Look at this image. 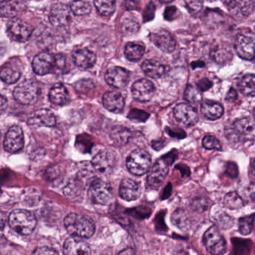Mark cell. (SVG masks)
Masks as SVG:
<instances>
[{"instance_id":"cell-52","label":"cell","mask_w":255,"mask_h":255,"mask_svg":"<svg viewBox=\"0 0 255 255\" xmlns=\"http://www.w3.org/2000/svg\"><path fill=\"white\" fill-rule=\"evenodd\" d=\"M177 8L174 6L168 7L165 10V19L168 20H171L175 17V14H177Z\"/></svg>"},{"instance_id":"cell-33","label":"cell","mask_w":255,"mask_h":255,"mask_svg":"<svg viewBox=\"0 0 255 255\" xmlns=\"http://www.w3.org/2000/svg\"><path fill=\"white\" fill-rule=\"evenodd\" d=\"M144 53V47L141 44L129 42L125 48V56L131 62L140 60Z\"/></svg>"},{"instance_id":"cell-5","label":"cell","mask_w":255,"mask_h":255,"mask_svg":"<svg viewBox=\"0 0 255 255\" xmlns=\"http://www.w3.org/2000/svg\"><path fill=\"white\" fill-rule=\"evenodd\" d=\"M151 164L150 155L145 150L137 149L131 152L127 159V167L134 175L146 174Z\"/></svg>"},{"instance_id":"cell-48","label":"cell","mask_w":255,"mask_h":255,"mask_svg":"<svg viewBox=\"0 0 255 255\" xmlns=\"http://www.w3.org/2000/svg\"><path fill=\"white\" fill-rule=\"evenodd\" d=\"M186 4L188 10L194 14L199 13L203 7V2L201 1H187Z\"/></svg>"},{"instance_id":"cell-6","label":"cell","mask_w":255,"mask_h":255,"mask_svg":"<svg viewBox=\"0 0 255 255\" xmlns=\"http://www.w3.org/2000/svg\"><path fill=\"white\" fill-rule=\"evenodd\" d=\"M203 243L207 250L213 255H222L226 252V241L216 226H212L203 237Z\"/></svg>"},{"instance_id":"cell-56","label":"cell","mask_w":255,"mask_h":255,"mask_svg":"<svg viewBox=\"0 0 255 255\" xmlns=\"http://www.w3.org/2000/svg\"><path fill=\"white\" fill-rule=\"evenodd\" d=\"M7 216L5 213L0 211V231H2L5 228V224H6Z\"/></svg>"},{"instance_id":"cell-21","label":"cell","mask_w":255,"mask_h":255,"mask_svg":"<svg viewBox=\"0 0 255 255\" xmlns=\"http://www.w3.org/2000/svg\"><path fill=\"white\" fill-rule=\"evenodd\" d=\"M73 60L76 66L82 70L92 68L96 63V55L87 48H80L73 53Z\"/></svg>"},{"instance_id":"cell-18","label":"cell","mask_w":255,"mask_h":255,"mask_svg":"<svg viewBox=\"0 0 255 255\" xmlns=\"http://www.w3.org/2000/svg\"><path fill=\"white\" fill-rule=\"evenodd\" d=\"M92 165L98 172L106 174L111 171L116 165V156L112 152L102 150L95 155L92 159Z\"/></svg>"},{"instance_id":"cell-24","label":"cell","mask_w":255,"mask_h":255,"mask_svg":"<svg viewBox=\"0 0 255 255\" xmlns=\"http://www.w3.org/2000/svg\"><path fill=\"white\" fill-rule=\"evenodd\" d=\"M103 104L109 111L120 113L125 108V99L119 92H107L103 97Z\"/></svg>"},{"instance_id":"cell-57","label":"cell","mask_w":255,"mask_h":255,"mask_svg":"<svg viewBox=\"0 0 255 255\" xmlns=\"http://www.w3.org/2000/svg\"><path fill=\"white\" fill-rule=\"evenodd\" d=\"M118 255H135V251L131 248L124 249L122 252H119Z\"/></svg>"},{"instance_id":"cell-9","label":"cell","mask_w":255,"mask_h":255,"mask_svg":"<svg viewBox=\"0 0 255 255\" xmlns=\"http://www.w3.org/2000/svg\"><path fill=\"white\" fill-rule=\"evenodd\" d=\"M237 55L245 60L255 59V38L253 34L240 33L237 35L234 44Z\"/></svg>"},{"instance_id":"cell-50","label":"cell","mask_w":255,"mask_h":255,"mask_svg":"<svg viewBox=\"0 0 255 255\" xmlns=\"http://www.w3.org/2000/svg\"><path fill=\"white\" fill-rule=\"evenodd\" d=\"M212 86H213V83L209 79L204 78L198 81V83H197L196 87L201 92L208 90V89L212 87Z\"/></svg>"},{"instance_id":"cell-37","label":"cell","mask_w":255,"mask_h":255,"mask_svg":"<svg viewBox=\"0 0 255 255\" xmlns=\"http://www.w3.org/2000/svg\"><path fill=\"white\" fill-rule=\"evenodd\" d=\"M70 9L75 15H87L92 11V5L87 1H75L71 2Z\"/></svg>"},{"instance_id":"cell-28","label":"cell","mask_w":255,"mask_h":255,"mask_svg":"<svg viewBox=\"0 0 255 255\" xmlns=\"http://www.w3.org/2000/svg\"><path fill=\"white\" fill-rule=\"evenodd\" d=\"M49 98L53 104L59 106L65 105L69 101L68 89L64 85L60 83L55 84L50 89Z\"/></svg>"},{"instance_id":"cell-49","label":"cell","mask_w":255,"mask_h":255,"mask_svg":"<svg viewBox=\"0 0 255 255\" xmlns=\"http://www.w3.org/2000/svg\"><path fill=\"white\" fill-rule=\"evenodd\" d=\"M32 255H59V254L50 248L41 247L35 249Z\"/></svg>"},{"instance_id":"cell-22","label":"cell","mask_w":255,"mask_h":255,"mask_svg":"<svg viewBox=\"0 0 255 255\" xmlns=\"http://www.w3.org/2000/svg\"><path fill=\"white\" fill-rule=\"evenodd\" d=\"M119 194L125 201H134L141 195V188L134 180L125 178L121 183Z\"/></svg>"},{"instance_id":"cell-4","label":"cell","mask_w":255,"mask_h":255,"mask_svg":"<svg viewBox=\"0 0 255 255\" xmlns=\"http://www.w3.org/2000/svg\"><path fill=\"white\" fill-rule=\"evenodd\" d=\"M41 95L39 84L34 80H27L22 82L14 89L13 96L14 99L23 105H31L37 102Z\"/></svg>"},{"instance_id":"cell-59","label":"cell","mask_w":255,"mask_h":255,"mask_svg":"<svg viewBox=\"0 0 255 255\" xmlns=\"http://www.w3.org/2000/svg\"><path fill=\"white\" fill-rule=\"evenodd\" d=\"M173 255H189L184 250L177 251Z\"/></svg>"},{"instance_id":"cell-41","label":"cell","mask_w":255,"mask_h":255,"mask_svg":"<svg viewBox=\"0 0 255 255\" xmlns=\"http://www.w3.org/2000/svg\"><path fill=\"white\" fill-rule=\"evenodd\" d=\"M212 202L209 198L198 197L195 198L191 203V207L194 211L198 213H204L211 207Z\"/></svg>"},{"instance_id":"cell-2","label":"cell","mask_w":255,"mask_h":255,"mask_svg":"<svg viewBox=\"0 0 255 255\" xmlns=\"http://www.w3.org/2000/svg\"><path fill=\"white\" fill-rule=\"evenodd\" d=\"M8 225L20 235L27 236L32 234L37 225L35 215L26 210H14L8 216Z\"/></svg>"},{"instance_id":"cell-7","label":"cell","mask_w":255,"mask_h":255,"mask_svg":"<svg viewBox=\"0 0 255 255\" xmlns=\"http://www.w3.org/2000/svg\"><path fill=\"white\" fill-rule=\"evenodd\" d=\"M89 197L94 204L106 205L113 198V189L109 183L100 179H96L91 183Z\"/></svg>"},{"instance_id":"cell-23","label":"cell","mask_w":255,"mask_h":255,"mask_svg":"<svg viewBox=\"0 0 255 255\" xmlns=\"http://www.w3.org/2000/svg\"><path fill=\"white\" fill-rule=\"evenodd\" d=\"M225 4L228 5L231 14L238 18L247 17L255 8L254 1H228Z\"/></svg>"},{"instance_id":"cell-14","label":"cell","mask_w":255,"mask_h":255,"mask_svg":"<svg viewBox=\"0 0 255 255\" xmlns=\"http://www.w3.org/2000/svg\"><path fill=\"white\" fill-rule=\"evenodd\" d=\"M105 80L109 86L115 89H123L129 82V72L121 67H113L106 72Z\"/></svg>"},{"instance_id":"cell-61","label":"cell","mask_w":255,"mask_h":255,"mask_svg":"<svg viewBox=\"0 0 255 255\" xmlns=\"http://www.w3.org/2000/svg\"><path fill=\"white\" fill-rule=\"evenodd\" d=\"M0 192H1V189H0Z\"/></svg>"},{"instance_id":"cell-17","label":"cell","mask_w":255,"mask_h":255,"mask_svg":"<svg viewBox=\"0 0 255 255\" xmlns=\"http://www.w3.org/2000/svg\"><path fill=\"white\" fill-rule=\"evenodd\" d=\"M28 124L31 126L53 128L56 124V116L50 110L41 109L35 110L30 115Z\"/></svg>"},{"instance_id":"cell-27","label":"cell","mask_w":255,"mask_h":255,"mask_svg":"<svg viewBox=\"0 0 255 255\" xmlns=\"http://www.w3.org/2000/svg\"><path fill=\"white\" fill-rule=\"evenodd\" d=\"M201 112L206 119L216 120L223 116L224 108L219 103L206 101L201 104Z\"/></svg>"},{"instance_id":"cell-38","label":"cell","mask_w":255,"mask_h":255,"mask_svg":"<svg viewBox=\"0 0 255 255\" xmlns=\"http://www.w3.org/2000/svg\"><path fill=\"white\" fill-rule=\"evenodd\" d=\"M224 204L230 210H237L243 207V200L237 192H231L225 195Z\"/></svg>"},{"instance_id":"cell-44","label":"cell","mask_w":255,"mask_h":255,"mask_svg":"<svg viewBox=\"0 0 255 255\" xmlns=\"http://www.w3.org/2000/svg\"><path fill=\"white\" fill-rule=\"evenodd\" d=\"M216 222L223 229H228L232 227L234 224L232 218L230 217L226 213L219 214V216L216 217Z\"/></svg>"},{"instance_id":"cell-42","label":"cell","mask_w":255,"mask_h":255,"mask_svg":"<svg viewBox=\"0 0 255 255\" xmlns=\"http://www.w3.org/2000/svg\"><path fill=\"white\" fill-rule=\"evenodd\" d=\"M129 214L138 219H144L149 217L151 214V210L148 207H138L136 208L131 209L128 210Z\"/></svg>"},{"instance_id":"cell-35","label":"cell","mask_w":255,"mask_h":255,"mask_svg":"<svg viewBox=\"0 0 255 255\" xmlns=\"http://www.w3.org/2000/svg\"><path fill=\"white\" fill-rule=\"evenodd\" d=\"M98 13L104 17H110L116 11V1L112 0H99L94 2Z\"/></svg>"},{"instance_id":"cell-32","label":"cell","mask_w":255,"mask_h":255,"mask_svg":"<svg viewBox=\"0 0 255 255\" xmlns=\"http://www.w3.org/2000/svg\"><path fill=\"white\" fill-rule=\"evenodd\" d=\"M255 77L254 74H246L239 82L238 87L243 95L246 96H255Z\"/></svg>"},{"instance_id":"cell-31","label":"cell","mask_w":255,"mask_h":255,"mask_svg":"<svg viewBox=\"0 0 255 255\" xmlns=\"http://www.w3.org/2000/svg\"><path fill=\"white\" fill-rule=\"evenodd\" d=\"M171 222L181 230L189 229L191 225L190 216L183 209H177L171 215Z\"/></svg>"},{"instance_id":"cell-20","label":"cell","mask_w":255,"mask_h":255,"mask_svg":"<svg viewBox=\"0 0 255 255\" xmlns=\"http://www.w3.org/2000/svg\"><path fill=\"white\" fill-rule=\"evenodd\" d=\"M65 255H92L90 247L86 242L77 237H70L64 244Z\"/></svg>"},{"instance_id":"cell-25","label":"cell","mask_w":255,"mask_h":255,"mask_svg":"<svg viewBox=\"0 0 255 255\" xmlns=\"http://www.w3.org/2000/svg\"><path fill=\"white\" fill-rule=\"evenodd\" d=\"M26 4L22 1H4L0 3V14L14 18L26 9Z\"/></svg>"},{"instance_id":"cell-43","label":"cell","mask_w":255,"mask_h":255,"mask_svg":"<svg viewBox=\"0 0 255 255\" xmlns=\"http://www.w3.org/2000/svg\"><path fill=\"white\" fill-rule=\"evenodd\" d=\"M203 146L207 150H220V142L216 137L212 136V135H207L203 138Z\"/></svg>"},{"instance_id":"cell-34","label":"cell","mask_w":255,"mask_h":255,"mask_svg":"<svg viewBox=\"0 0 255 255\" xmlns=\"http://www.w3.org/2000/svg\"><path fill=\"white\" fill-rule=\"evenodd\" d=\"M210 57L219 65H225L232 59V52L228 48L218 47L212 50Z\"/></svg>"},{"instance_id":"cell-46","label":"cell","mask_w":255,"mask_h":255,"mask_svg":"<svg viewBox=\"0 0 255 255\" xmlns=\"http://www.w3.org/2000/svg\"><path fill=\"white\" fill-rule=\"evenodd\" d=\"M155 11H156V7L153 2H150L146 5L145 9L143 13V18L144 22L150 21L153 20L154 17Z\"/></svg>"},{"instance_id":"cell-29","label":"cell","mask_w":255,"mask_h":255,"mask_svg":"<svg viewBox=\"0 0 255 255\" xmlns=\"http://www.w3.org/2000/svg\"><path fill=\"white\" fill-rule=\"evenodd\" d=\"M110 138L117 145H125L132 138V132L128 128L122 126H116L112 129Z\"/></svg>"},{"instance_id":"cell-60","label":"cell","mask_w":255,"mask_h":255,"mask_svg":"<svg viewBox=\"0 0 255 255\" xmlns=\"http://www.w3.org/2000/svg\"><path fill=\"white\" fill-rule=\"evenodd\" d=\"M5 240L2 236H0V249H2V246L5 244Z\"/></svg>"},{"instance_id":"cell-3","label":"cell","mask_w":255,"mask_h":255,"mask_svg":"<svg viewBox=\"0 0 255 255\" xmlns=\"http://www.w3.org/2000/svg\"><path fill=\"white\" fill-rule=\"evenodd\" d=\"M175 157L176 155L171 152L155 162L147 177V185L150 189H157L162 184Z\"/></svg>"},{"instance_id":"cell-12","label":"cell","mask_w":255,"mask_h":255,"mask_svg":"<svg viewBox=\"0 0 255 255\" xmlns=\"http://www.w3.org/2000/svg\"><path fill=\"white\" fill-rule=\"evenodd\" d=\"M55 56L47 51L41 52L32 61V68L35 74L46 75L54 71Z\"/></svg>"},{"instance_id":"cell-62","label":"cell","mask_w":255,"mask_h":255,"mask_svg":"<svg viewBox=\"0 0 255 255\" xmlns=\"http://www.w3.org/2000/svg\"><path fill=\"white\" fill-rule=\"evenodd\" d=\"M0 136H1V133H0Z\"/></svg>"},{"instance_id":"cell-8","label":"cell","mask_w":255,"mask_h":255,"mask_svg":"<svg viewBox=\"0 0 255 255\" xmlns=\"http://www.w3.org/2000/svg\"><path fill=\"white\" fill-rule=\"evenodd\" d=\"M33 28L20 19H13L7 25V34L12 41L24 43L30 38Z\"/></svg>"},{"instance_id":"cell-53","label":"cell","mask_w":255,"mask_h":255,"mask_svg":"<svg viewBox=\"0 0 255 255\" xmlns=\"http://www.w3.org/2000/svg\"><path fill=\"white\" fill-rule=\"evenodd\" d=\"M164 217V213H160L157 215V216L156 217V226L157 229H159V231H165V228H166V226H165V223L162 222V224H161L160 221L163 220Z\"/></svg>"},{"instance_id":"cell-47","label":"cell","mask_w":255,"mask_h":255,"mask_svg":"<svg viewBox=\"0 0 255 255\" xmlns=\"http://www.w3.org/2000/svg\"><path fill=\"white\" fill-rule=\"evenodd\" d=\"M66 68V59L65 56L62 54H58L55 56V71L62 72L65 71Z\"/></svg>"},{"instance_id":"cell-10","label":"cell","mask_w":255,"mask_h":255,"mask_svg":"<svg viewBox=\"0 0 255 255\" xmlns=\"http://www.w3.org/2000/svg\"><path fill=\"white\" fill-rule=\"evenodd\" d=\"M231 138L234 139L250 141L255 138V124L250 118H243L236 121L233 125Z\"/></svg>"},{"instance_id":"cell-54","label":"cell","mask_w":255,"mask_h":255,"mask_svg":"<svg viewBox=\"0 0 255 255\" xmlns=\"http://www.w3.org/2000/svg\"><path fill=\"white\" fill-rule=\"evenodd\" d=\"M8 107V101L3 95H0V115L5 113Z\"/></svg>"},{"instance_id":"cell-58","label":"cell","mask_w":255,"mask_h":255,"mask_svg":"<svg viewBox=\"0 0 255 255\" xmlns=\"http://www.w3.org/2000/svg\"><path fill=\"white\" fill-rule=\"evenodd\" d=\"M170 192H171V185L168 184V186H167L166 188H165V190H164L163 192V199H165V198H168V196H169L170 195H171V193Z\"/></svg>"},{"instance_id":"cell-40","label":"cell","mask_w":255,"mask_h":255,"mask_svg":"<svg viewBox=\"0 0 255 255\" xmlns=\"http://www.w3.org/2000/svg\"><path fill=\"white\" fill-rule=\"evenodd\" d=\"M254 213L251 216H246V217L241 218L239 220V231L242 235H249L252 232L254 229Z\"/></svg>"},{"instance_id":"cell-45","label":"cell","mask_w":255,"mask_h":255,"mask_svg":"<svg viewBox=\"0 0 255 255\" xmlns=\"http://www.w3.org/2000/svg\"><path fill=\"white\" fill-rule=\"evenodd\" d=\"M128 117L132 121L135 122H145L148 119V113L145 112L141 111L138 110H132L130 113H129Z\"/></svg>"},{"instance_id":"cell-1","label":"cell","mask_w":255,"mask_h":255,"mask_svg":"<svg viewBox=\"0 0 255 255\" xmlns=\"http://www.w3.org/2000/svg\"><path fill=\"white\" fill-rule=\"evenodd\" d=\"M64 222L68 234L73 237L88 239L95 234V225L93 221L83 215L70 213L65 217Z\"/></svg>"},{"instance_id":"cell-11","label":"cell","mask_w":255,"mask_h":255,"mask_svg":"<svg viewBox=\"0 0 255 255\" xmlns=\"http://www.w3.org/2000/svg\"><path fill=\"white\" fill-rule=\"evenodd\" d=\"M4 148L9 153L20 151L24 146V134L19 126H13L8 129L4 140Z\"/></svg>"},{"instance_id":"cell-36","label":"cell","mask_w":255,"mask_h":255,"mask_svg":"<svg viewBox=\"0 0 255 255\" xmlns=\"http://www.w3.org/2000/svg\"><path fill=\"white\" fill-rule=\"evenodd\" d=\"M140 25L138 20L132 16L125 17L122 20V30L125 35H132L139 30Z\"/></svg>"},{"instance_id":"cell-39","label":"cell","mask_w":255,"mask_h":255,"mask_svg":"<svg viewBox=\"0 0 255 255\" xmlns=\"http://www.w3.org/2000/svg\"><path fill=\"white\" fill-rule=\"evenodd\" d=\"M184 98L189 104H198L202 100V94L195 86L189 85L184 92Z\"/></svg>"},{"instance_id":"cell-15","label":"cell","mask_w":255,"mask_h":255,"mask_svg":"<svg viewBox=\"0 0 255 255\" xmlns=\"http://www.w3.org/2000/svg\"><path fill=\"white\" fill-rule=\"evenodd\" d=\"M50 23L56 27L67 26L71 20L70 7L63 3H57L52 7L49 15Z\"/></svg>"},{"instance_id":"cell-13","label":"cell","mask_w":255,"mask_h":255,"mask_svg":"<svg viewBox=\"0 0 255 255\" xmlns=\"http://www.w3.org/2000/svg\"><path fill=\"white\" fill-rule=\"evenodd\" d=\"M175 119L185 126L192 127L198 122V115L196 110L189 104H179L174 107Z\"/></svg>"},{"instance_id":"cell-16","label":"cell","mask_w":255,"mask_h":255,"mask_svg":"<svg viewBox=\"0 0 255 255\" xmlns=\"http://www.w3.org/2000/svg\"><path fill=\"white\" fill-rule=\"evenodd\" d=\"M132 97L140 102H147L153 98L154 86L150 80L141 79L132 86Z\"/></svg>"},{"instance_id":"cell-26","label":"cell","mask_w":255,"mask_h":255,"mask_svg":"<svg viewBox=\"0 0 255 255\" xmlns=\"http://www.w3.org/2000/svg\"><path fill=\"white\" fill-rule=\"evenodd\" d=\"M143 72L153 79H159L163 77L166 72L165 65L155 60H145L141 65Z\"/></svg>"},{"instance_id":"cell-19","label":"cell","mask_w":255,"mask_h":255,"mask_svg":"<svg viewBox=\"0 0 255 255\" xmlns=\"http://www.w3.org/2000/svg\"><path fill=\"white\" fill-rule=\"evenodd\" d=\"M150 39L156 47L165 53H172L176 47V41L166 30H159L150 35Z\"/></svg>"},{"instance_id":"cell-55","label":"cell","mask_w":255,"mask_h":255,"mask_svg":"<svg viewBox=\"0 0 255 255\" xmlns=\"http://www.w3.org/2000/svg\"><path fill=\"white\" fill-rule=\"evenodd\" d=\"M237 91L234 89H231L228 92V95H227L225 100L228 102H234L237 100Z\"/></svg>"},{"instance_id":"cell-51","label":"cell","mask_w":255,"mask_h":255,"mask_svg":"<svg viewBox=\"0 0 255 255\" xmlns=\"http://www.w3.org/2000/svg\"><path fill=\"white\" fill-rule=\"evenodd\" d=\"M226 173L232 178H236L238 176V168L237 165L234 162H229L227 165Z\"/></svg>"},{"instance_id":"cell-30","label":"cell","mask_w":255,"mask_h":255,"mask_svg":"<svg viewBox=\"0 0 255 255\" xmlns=\"http://www.w3.org/2000/svg\"><path fill=\"white\" fill-rule=\"evenodd\" d=\"M21 73L15 67L6 64L0 69V78L7 84H14L20 80Z\"/></svg>"}]
</instances>
